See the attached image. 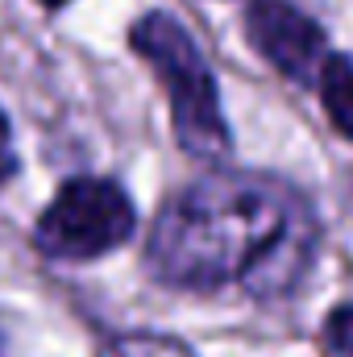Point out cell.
<instances>
[{
	"label": "cell",
	"mask_w": 353,
	"mask_h": 357,
	"mask_svg": "<svg viewBox=\"0 0 353 357\" xmlns=\"http://www.w3.org/2000/svg\"><path fill=\"white\" fill-rule=\"evenodd\" d=\"M316 258L312 204L283 178L220 171L171 195L150 229L146 266L183 291L241 287L250 299L291 295Z\"/></svg>",
	"instance_id": "6da1fadb"
},
{
	"label": "cell",
	"mask_w": 353,
	"mask_h": 357,
	"mask_svg": "<svg viewBox=\"0 0 353 357\" xmlns=\"http://www.w3.org/2000/svg\"><path fill=\"white\" fill-rule=\"evenodd\" d=\"M133 50L154 67L171 100V121H175L179 146L195 158H220L233 142L225 112H220V91L212 79L208 59L200 54L195 38L167 13H146L129 29Z\"/></svg>",
	"instance_id": "7a4b0ae2"
},
{
	"label": "cell",
	"mask_w": 353,
	"mask_h": 357,
	"mask_svg": "<svg viewBox=\"0 0 353 357\" xmlns=\"http://www.w3.org/2000/svg\"><path fill=\"white\" fill-rule=\"evenodd\" d=\"M137 212L121 183L112 178H71L50 208L38 216L33 241L46 258L63 262H88L100 254H112L133 237Z\"/></svg>",
	"instance_id": "3957f363"
},
{
	"label": "cell",
	"mask_w": 353,
	"mask_h": 357,
	"mask_svg": "<svg viewBox=\"0 0 353 357\" xmlns=\"http://www.w3.org/2000/svg\"><path fill=\"white\" fill-rule=\"evenodd\" d=\"M246 38L278 75L295 84H308L329 54L324 29L287 0H254L246 8Z\"/></svg>",
	"instance_id": "277c9868"
},
{
	"label": "cell",
	"mask_w": 353,
	"mask_h": 357,
	"mask_svg": "<svg viewBox=\"0 0 353 357\" xmlns=\"http://www.w3.org/2000/svg\"><path fill=\"white\" fill-rule=\"evenodd\" d=\"M320 100L329 112V125L353 142V59L345 54H324L320 63Z\"/></svg>",
	"instance_id": "5b68a950"
},
{
	"label": "cell",
	"mask_w": 353,
	"mask_h": 357,
	"mask_svg": "<svg viewBox=\"0 0 353 357\" xmlns=\"http://www.w3.org/2000/svg\"><path fill=\"white\" fill-rule=\"evenodd\" d=\"M100 357H195L175 337H154V333H129L104 345Z\"/></svg>",
	"instance_id": "8992f818"
},
{
	"label": "cell",
	"mask_w": 353,
	"mask_h": 357,
	"mask_svg": "<svg viewBox=\"0 0 353 357\" xmlns=\"http://www.w3.org/2000/svg\"><path fill=\"white\" fill-rule=\"evenodd\" d=\"M324 357H353V303L324 320Z\"/></svg>",
	"instance_id": "52a82bcc"
},
{
	"label": "cell",
	"mask_w": 353,
	"mask_h": 357,
	"mask_svg": "<svg viewBox=\"0 0 353 357\" xmlns=\"http://www.w3.org/2000/svg\"><path fill=\"white\" fill-rule=\"evenodd\" d=\"M17 150H13V129H8V116L0 112V187L8 183V178L17 175Z\"/></svg>",
	"instance_id": "ba28073f"
},
{
	"label": "cell",
	"mask_w": 353,
	"mask_h": 357,
	"mask_svg": "<svg viewBox=\"0 0 353 357\" xmlns=\"http://www.w3.org/2000/svg\"><path fill=\"white\" fill-rule=\"evenodd\" d=\"M42 4H46V8H63L67 0H42Z\"/></svg>",
	"instance_id": "9c48e42d"
}]
</instances>
